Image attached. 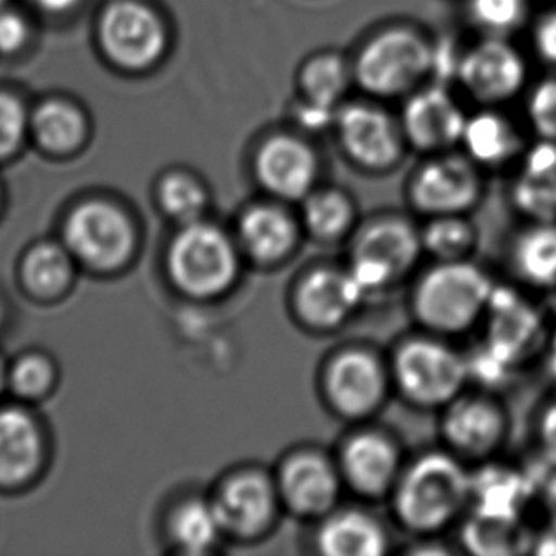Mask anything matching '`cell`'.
<instances>
[{"mask_svg":"<svg viewBox=\"0 0 556 556\" xmlns=\"http://www.w3.org/2000/svg\"><path fill=\"white\" fill-rule=\"evenodd\" d=\"M509 420L504 406L489 395L456 397L448 403L443 433L454 451L486 459L505 443Z\"/></svg>","mask_w":556,"mask_h":556,"instance_id":"cell-9","label":"cell"},{"mask_svg":"<svg viewBox=\"0 0 556 556\" xmlns=\"http://www.w3.org/2000/svg\"><path fill=\"white\" fill-rule=\"evenodd\" d=\"M475 22L492 33L515 29L527 12V0H469Z\"/></svg>","mask_w":556,"mask_h":556,"instance_id":"cell-37","label":"cell"},{"mask_svg":"<svg viewBox=\"0 0 556 556\" xmlns=\"http://www.w3.org/2000/svg\"><path fill=\"white\" fill-rule=\"evenodd\" d=\"M511 268L525 286L556 287V220L530 223L511 245Z\"/></svg>","mask_w":556,"mask_h":556,"instance_id":"cell-23","label":"cell"},{"mask_svg":"<svg viewBox=\"0 0 556 556\" xmlns=\"http://www.w3.org/2000/svg\"><path fill=\"white\" fill-rule=\"evenodd\" d=\"M346 86V67L339 58L332 55L312 61L302 75V88L306 91L309 103L324 109H331L332 103L344 93Z\"/></svg>","mask_w":556,"mask_h":556,"instance_id":"cell-33","label":"cell"},{"mask_svg":"<svg viewBox=\"0 0 556 556\" xmlns=\"http://www.w3.org/2000/svg\"><path fill=\"white\" fill-rule=\"evenodd\" d=\"M467 118L458 103L439 88L414 96L405 109V129L424 151H441L462 141Z\"/></svg>","mask_w":556,"mask_h":556,"instance_id":"cell-14","label":"cell"},{"mask_svg":"<svg viewBox=\"0 0 556 556\" xmlns=\"http://www.w3.org/2000/svg\"><path fill=\"white\" fill-rule=\"evenodd\" d=\"M535 555L556 556V532L549 528L545 534L535 535L534 549Z\"/></svg>","mask_w":556,"mask_h":556,"instance_id":"cell-44","label":"cell"},{"mask_svg":"<svg viewBox=\"0 0 556 556\" xmlns=\"http://www.w3.org/2000/svg\"><path fill=\"white\" fill-rule=\"evenodd\" d=\"M215 509L223 528L236 534H255L268 525L274 513V492L258 475H243L226 484Z\"/></svg>","mask_w":556,"mask_h":556,"instance_id":"cell-18","label":"cell"},{"mask_svg":"<svg viewBox=\"0 0 556 556\" xmlns=\"http://www.w3.org/2000/svg\"><path fill=\"white\" fill-rule=\"evenodd\" d=\"M543 352H545V370H547L551 380L556 383V329L549 332Z\"/></svg>","mask_w":556,"mask_h":556,"instance_id":"cell-45","label":"cell"},{"mask_svg":"<svg viewBox=\"0 0 556 556\" xmlns=\"http://www.w3.org/2000/svg\"><path fill=\"white\" fill-rule=\"evenodd\" d=\"M7 380L17 395L38 397L52 386V365L40 355H25L14 363V367L8 372Z\"/></svg>","mask_w":556,"mask_h":556,"instance_id":"cell-36","label":"cell"},{"mask_svg":"<svg viewBox=\"0 0 556 556\" xmlns=\"http://www.w3.org/2000/svg\"><path fill=\"white\" fill-rule=\"evenodd\" d=\"M458 75L475 98L500 103L519 93L527 80V65L513 46L492 38L459 61Z\"/></svg>","mask_w":556,"mask_h":556,"instance_id":"cell-11","label":"cell"},{"mask_svg":"<svg viewBox=\"0 0 556 556\" xmlns=\"http://www.w3.org/2000/svg\"><path fill=\"white\" fill-rule=\"evenodd\" d=\"M240 230L249 251L263 261H274L293 248L294 226L291 218L283 211L268 205L248 211Z\"/></svg>","mask_w":556,"mask_h":556,"instance_id":"cell-28","label":"cell"},{"mask_svg":"<svg viewBox=\"0 0 556 556\" xmlns=\"http://www.w3.org/2000/svg\"><path fill=\"white\" fill-rule=\"evenodd\" d=\"M106 55L128 71H143L162 58L167 37L159 15L136 2H118L106 10L99 27Z\"/></svg>","mask_w":556,"mask_h":556,"instance_id":"cell-8","label":"cell"},{"mask_svg":"<svg viewBox=\"0 0 556 556\" xmlns=\"http://www.w3.org/2000/svg\"><path fill=\"white\" fill-rule=\"evenodd\" d=\"M535 46L543 60L556 65V12L545 15L535 29Z\"/></svg>","mask_w":556,"mask_h":556,"instance_id":"cell-42","label":"cell"},{"mask_svg":"<svg viewBox=\"0 0 556 556\" xmlns=\"http://www.w3.org/2000/svg\"><path fill=\"white\" fill-rule=\"evenodd\" d=\"M71 255L96 270H114L128 261L134 230L121 210L109 203H84L65 225Z\"/></svg>","mask_w":556,"mask_h":556,"instance_id":"cell-6","label":"cell"},{"mask_svg":"<svg viewBox=\"0 0 556 556\" xmlns=\"http://www.w3.org/2000/svg\"><path fill=\"white\" fill-rule=\"evenodd\" d=\"M27 40V23L22 15L2 10L0 12V52H15Z\"/></svg>","mask_w":556,"mask_h":556,"instance_id":"cell-41","label":"cell"},{"mask_svg":"<svg viewBox=\"0 0 556 556\" xmlns=\"http://www.w3.org/2000/svg\"><path fill=\"white\" fill-rule=\"evenodd\" d=\"M477 243V233L471 223L459 215L437 217L424 233V245L429 253L439 256L443 263L466 261Z\"/></svg>","mask_w":556,"mask_h":556,"instance_id":"cell-32","label":"cell"},{"mask_svg":"<svg viewBox=\"0 0 556 556\" xmlns=\"http://www.w3.org/2000/svg\"><path fill=\"white\" fill-rule=\"evenodd\" d=\"M0 319H2V312H0Z\"/></svg>","mask_w":556,"mask_h":556,"instance_id":"cell-49","label":"cell"},{"mask_svg":"<svg viewBox=\"0 0 556 556\" xmlns=\"http://www.w3.org/2000/svg\"><path fill=\"white\" fill-rule=\"evenodd\" d=\"M462 143L477 166H507L522 152L519 131L505 116L496 113H481L467 118Z\"/></svg>","mask_w":556,"mask_h":556,"instance_id":"cell-22","label":"cell"},{"mask_svg":"<svg viewBox=\"0 0 556 556\" xmlns=\"http://www.w3.org/2000/svg\"><path fill=\"white\" fill-rule=\"evenodd\" d=\"M484 319L486 334L481 346L515 372L545 348L549 337L542 312L515 287L496 286Z\"/></svg>","mask_w":556,"mask_h":556,"instance_id":"cell-4","label":"cell"},{"mask_svg":"<svg viewBox=\"0 0 556 556\" xmlns=\"http://www.w3.org/2000/svg\"><path fill=\"white\" fill-rule=\"evenodd\" d=\"M33 131L38 143L52 152H67L83 143L86 134L83 114L75 106L48 101L33 116Z\"/></svg>","mask_w":556,"mask_h":556,"instance_id":"cell-29","label":"cell"},{"mask_svg":"<svg viewBox=\"0 0 556 556\" xmlns=\"http://www.w3.org/2000/svg\"><path fill=\"white\" fill-rule=\"evenodd\" d=\"M467 504H471V473L443 452L424 456L399 489V515L420 532L448 527Z\"/></svg>","mask_w":556,"mask_h":556,"instance_id":"cell-1","label":"cell"},{"mask_svg":"<svg viewBox=\"0 0 556 556\" xmlns=\"http://www.w3.org/2000/svg\"><path fill=\"white\" fill-rule=\"evenodd\" d=\"M344 466L357 489L376 494L393 479L397 456L386 439L375 433H365L348 444Z\"/></svg>","mask_w":556,"mask_h":556,"instance_id":"cell-26","label":"cell"},{"mask_svg":"<svg viewBox=\"0 0 556 556\" xmlns=\"http://www.w3.org/2000/svg\"><path fill=\"white\" fill-rule=\"evenodd\" d=\"M42 459V437L22 408H0V484L14 486L37 473Z\"/></svg>","mask_w":556,"mask_h":556,"instance_id":"cell-17","label":"cell"},{"mask_svg":"<svg viewBox=\"0 0 556 556\" xmlns=\"http://www.w3.org/2000/svg\"><path fill=\"white\" fill-rule=\"evenodd\" d=\"M238 261L230 241L218 228L190 223L169 251V274L192 296H213L232 283Z\"/></svg>","mask_w":556,"mask_h":556,"instance_id":"cell-3","label":"cell"},{"mask_svg":"<svg viewBox=\"0 0 556 556\" xmlns=\"http://www.w3.org/2000/svg\"><path fill=\"white\" fill-rule=\"evenodd\" d=\"M365 293L352 274L317 270L309 274L301 289L302 312L316 325H337L359 304Z\"/></svg>","mask_w":556,"mask_h":556,"instance_id":"cell-19","label":"cell"},{"mask_svg":"<svg viewBox=\"0 0 556 556\" xmlns=\"http://www.w3.org/2000/svg\"><path fill=\"white\" fill-rule=\"evenodd\" d=\"M319 547L331 556H378L386 549V538L375 520L362 513H344L325 525Z\"/></svg>","mask_w":556,"mask_h":556,"instance_id":"cell-27","label":"cell"},{"mask_svg":"<svg viewBox=\"0 0 556 556\" xmlns=\"http://www.w3.org/2000/svg\"><path fill=\"white\" fill-rule=\"evenodd\" d=\"M306 220L312 232L319 238H337L346 230L352 220V207L346 198L337 192H324L309 200Z\"/></svg>","mask_w":556,"mask_h":556,"instance_id":"cell-34","label":"cell"},{"mask_svg":"<svg viewBox=\"0 0 556 556\" xmlns=\"http://www.w3.org/2000/svg\"><path fill=\"white\" fill-rule=\"evenodd\" d=\"M431 60L433 53L421 38L406 30H391L363 50L355 75L365 90L391 96L426 75Z\"/></svg>","mask_w":556,"mask_h":556,"instance_id":"cell-7","label":"cell"},{"mask_svg":"<svg viewBox=\"0 0 556 556\" xmlns=\"http://www.w3.org/2000/svg\"><path fill=\"white\" fill-rule=\"evenodd\" d=\"M420 241L413 228L405 223L390 220L370 226L363 233L355 249V258L375 264L391 279L403 274L416 261Z\"/></svg>","mask_w":556,"mask_h":556,"instance_id":"cell-25","label":"cell"},{"mask_svg":"<svg viewBox=\"0 0 556 556\" xmlns=\"http://www.w3.org/2000/svg\"><path fill=\"white\" fill-rule=\"evenodd\" d=\"M538 500L542 504L549 528L556 532V469H551V473L543 477Z\"/></svg>","mask_w":556,"mask_h":556,"instance_id":"cell-43","label":"cell"},{"mask_svg":"<svg viewBox=\"0 0 556 556\" xmlns=\"http://www.w3.org/2000/svg\"><path fill=\"white\" fill-rule=\"evenodd\" d=\"M223 530L215 505L203 502H190L182 505L174 517L172 532L177 543L188 553H203L217 542Z\"/></svg>","mask_w":556,"mask_h":556,"instance_id":"cell-31","label":"cell"},{"mask_svg":"<svg viewBox=\"0 0 556 556\" xmlns=\"http://www.w3.org/2000/svg\"><path fill=\"white\" fill-rule=\"evenodd\" d=\"M37 2L48 12H65L75 7L78 0H37Z\"/></svg>","mask_w":556,"mask_h":556,"instance_id":"cell-46","label":"cell"},{"mask_svg":"<svg viewBox=\"0 0 556 556\" xmlns=\"http://www.w3.org/2000/svg\"><path fill=\"white\" fill-rule=\"evenodd\" d=\"M256 172L274 194L301 198L314 185L317 164L306 144L293 137H276L258 152Z\"/></svg>","mask_w":556,"mask_h":556,"instance_id":"cell-15","label":"cell"},{"mask_svg":"<svg viewBox=\"0 0 556 556\" xmlns=\"http://www.w3.org/2000/svg\"><path fill=\"white\" fill-rule=\"evenodd\" d=\"M329 390L340 410L346 414L367 413L382 399V370L369 355H342L332 365Z\"/></svg>","mask_w":556,"mask_h":556,"instance_id":"cell-20","label":"cell"},{"mask_svg":"<svg viewBox=\"0 0 556 556\" xmlns=\"http://www.w3.org/2000/svg\"><path fill=\"white\" fill-rule=\"evenodd\" d=\"M164 210L181 223H195L205 207V194L198 182L185 175H172L160 192Z\"/></svg>","mask_w":556,"mask_h":556,"instance_id":"cell-35","label":"cell"},{"mask_svg":"<svg viewBox=\"0 0 556 556\" xmlns=\"http://www.w3.org/2000/svg\"><path fill=\"white\" fill-rule=\"evenodd\" d=\"M481 175L473 160L446 156L421 169L413 185V198L420 210L441 215H462L479 202Z\"/></svg>","mask_w":556,"mask_h":556,"instance_id":"cell-10","label":"cell"},{"mask_svg":"<svg viewBox=\"0 0 556 556\" xmlns=\"http://www.w3.org/2000/svg\"><path fill=\"white\" fill-rule=\"evenodd\" d=\"M535 441H538L543 464L549 469H556V399L545 405L538 418Z\"/></svg>","mask_w":556,"mask_h":556,"instance_id":"cell-40","label":"cell"},{"mask_svg":"<svg viewBox=\"0 0 556 556\" xmlns=\"http://www.w3.org/2000/svg\"><path fill=\"white\" fill-rule=\"evenodd\" d=\"M462 542L477 556H519L532 553L535 534L525 519L471 513L462 528Z\"/></svg>","mask_w":556,"mask_h":556,"instance_id":"cell-21","label":"cell"},{"mask_svg":"<svg viewBox=\"0 0 556 556\" xmlns=\"http://www.w3.org/2000/svg\"><path fill=\"white\" fill-rule=\"evenodd\" d=\"M27 131V114L17 99L0 93V159L14 154Z\"/></svg>","mask_w":556,"mask_h":556,"instance_id":"cell-39","label":"cell"},{"mask_svg":"<svg viewBox=\"0 0 556 556\" xmlns=\"http://www.w3.org/2000/svg\"><path fill=\"white\" fill-rule=\"evenodd\" d=\"M496 289L489 274L469 261L439 264L421 279L416 309L421 321L441 332H464L484 319Z\"/></svg>","mask_w":556,"mask_h":556,"instance_id":"cell-2","label":"cell"},{"mask_svg":"<svg viewBox=\"0 0 556 556\" xmlns=\"http://www.w3.org/2000/svg\"><path fill=\"white\" fill-rule=\"evenodd\" d=\"M528 118L540 139L556 141V80H545L532 91Z\"/></svg>","mask_w":556,"mask_h":556,"instance_id":"cell-38","label":"cell"},{"mask_svg":"<svg viewBox=\"0 0 556 556\" xmlns=\"http://www.w3.org/2000/svg\"><path fill=\"white\" fill-rule=\"evenodd\" d=\"M346 151L365 166H388L397 159L399 139L390 118L369 106H350L339 118Z\"/></svg>","mask_w":556,"mask_h":556,"instance_id":"cell-16","label":"cell"},{"mask_svg":"<svg viewBox=\"0 0 556 556\" xmlns=\"http://www.w3.org/2000/svg\"><path fill=\"white\" fill-rule=\"evenodd\" d=\"M25 286L38 296L60 294L71 281V251L55 243H40L23 261Z\"/></svg>","mask_w":556,"mask_h":556,"instance_id":"cell-30","label":"cell"},{"mask_svg":"<svg viewBox=\"0 0 556 556\" xmlns=\"http://www.w3.org/2000/svg\"><path fill=\"white\" fill-rule=\"evenodd\" d=\"M281 486L296 511L321 513L331 507L339 482L331 466L317 456H299L283 469Z\"/></svg>","mask_w":556,"mask_h":556,"instance_id":"cell-24","label":"cell"},{"mask_svg":"<svg viewBox=\"0 0 556 556\" xmlns=\"http://www.w3.org/2000/svg\"><path fill=\"white\" fill-rule=\"evenodd\" d=\"M397 376L406 395L428 406L448 405L469 380L466 359L431 340H414L401 348Z\"/></svg>","mask_w":556,"mask_h":556,"instance_id":"cell-5","label":"cell"},{"mask_svg":"<svg viewBox=\"0 0 556 556\" xmlns=\"http://www.w3.org/2000/svg\"><path fill=\"white\" fill-rule=\"evenodd\" d=\"M511 200L515 210L530 223H555L556 141L540 139V143L522 154Z\"/></svg>","mask_w":556,"mask_h":556,"instance_id":"cell-13","label":"cell"},{"mask_svg":"<svg viewBox=\"0 0 556 556\" xmlns=\"http://www.w3.org/2000/svg\"><path fill=\"white\" fill-rule=\"evenodd\" d=\"M542 481L525 469L502 464H486L471 473L473 513L525 519L530 504L540 496Z\"/></svg>","mask_w":556,"mask_h":556,"instance_id":"cell-12","label":"cell"},{"mask_svg":"<svg viewBox=\"0 0 556 556\" xmlns=\"http://www.w3.org/2000/svg\"><path fill=\"white\" fill-rule=\"evenodd\" d=\"M7 376V372H4V369H2V365H0V391H2V388H4V383L8 382Z\"/></svg>","mask_w":556,"mask_h":556,"instance_id":"cell-47","label":"cell"},{"mask_svg":"<svg viewBox=\"0 0 556 556\" xmlns=\"http://www.w3.org/2000/svg\"><path fill=\"white\" fill-rule=\"evenodd\" d=\"M4 2H7V0H0V7H2V4H4Z\"/></svg>","mask_w":556,"mask_h":556,"instance_id":"cell-48","label":"cell"}]
</instances>
